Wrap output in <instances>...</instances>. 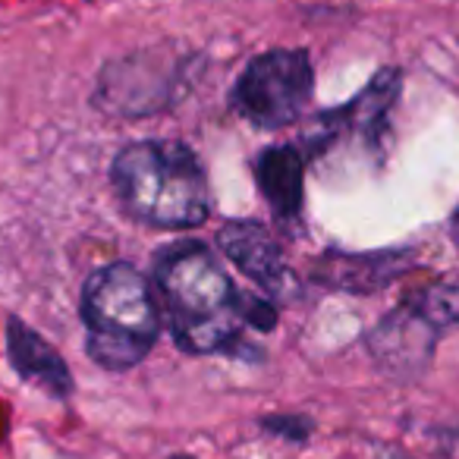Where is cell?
Listing matches in <instances>:
<instances>
[{"mask_svg":"<svg viewBox=\"0 0 459 459\" xmlns=\"http://www.w3.org/2000/svg\"><path fill=\"white\" fill-rule=\"evenodd\" d=\"M152 287L164 325L186 356H227L262 365L268 352L249 337V293L239 290L221 252L202 239H173L154 249Z\"/></svg>","mask_w":459,"mask_h":459,"instance_id":"obj_1","label":"cell"},{"mask_svg":"<svg viewBox=\"0 0 459 459\" xmlns=\"http://www.w3.org/2000/svg\"><path fill=\"white\" fill-rule=\"evenodd\" d=\"M403 91V70L384 66L368 79L362 91L350 101L327 108L312 117V126L299 139L308 160H321L331 152H359L368 160L381 164L390 142V120Z\"/></svg>","mask_w":459,"mask_h":459,"instance_id":"obj_6","label":"cell"},{"mask_svg":"<svg viewBox=\"0 0 459 459\" xmlns=\"http://www.w3.org/2000/svg\"><path fill=\"white\" fill-rule=\"evenodd\" d=\"M204 54L183 45H154L110 57L98 70L91 108L108 120H148L173 110L202 76Z\"/></svg>","mask_w":459,"mask_h":459,"instance_id":"obj_4","label":"cell"},{"mask_svg":"<svg viewBox=\"0 0 459 459\" xmlns=\"http://www.w3.org/2000/svg\"><path fill=\"white\" fill-rule=\"evenodd\" d=\"M396 459H409V456H403V453H396Z\"/></svg>","mask_w":459,"mask_h":459,"instance_id":"obj_16","label":"cell"},{"mask_svg":"<svg viewBox=\"0 0 459 459\" xmlns=\"http://www.w3.org/2000/svg\"><path fill=\"white\" fill-rule=\"evenodd\" d=\"M4 333H7V362L13 375L22 384L39 387L51 400L70 403L73 394H76V377H73L64 352L45 333L35 331L29 321H22L20 315H7Z\"/></svg>","mask_w":459,"mask_h":459,"instance_id":"obj_10","label":"cell"},{"mask_svg":"<svg viewBox=\"0 0 459 459\" xmlns=\"http://www.w3.org/2000/svg\"><path fill=\"white\" fill-rule=\"evenodd\" d=\"M167 459H198V456H192V453H170Z\"/></svg>","mask_w":459,"mask_h":459,"instance_id":"obj_15","label":"cell"},{"mask_svg":"<svg viewBox=\"0 0 459 459\" xmlns=\"http://www.w3.org/2000/svg\"><path fill=\"white\" fill-rule=\"evenodd\" d=\"M450 239H453V246L459 249V208L453 211V217H450Z\"/></svg>","mask_w":459,"mask_h":459,"instance_id":"obj_14","label":"cell"},{"mask_svg":"<svg viewBox=\"0 0 459 459\" xmlns=\"http://www.w3.org/2000/svg\"><path fill=\"white\" fill-rule=\"evenodd\" d=\"M409 296H412L415 306H419L444 333L459 327V283L434 281V283H425V287L412 290Z\"/></svg>","mask_w":459,"mask_h":459,"instance_id":"obj_12","label":"cell"},{"mask_svg":"<svg viewBox=\"0 0 459 459\" xmlns=\"http://www.w3.org/2000/svg\"><path fill=\"white\" fill-rule=\"evenodd\" d=\"M409 268V252H340L327 249L318 262L312 264L308 281H315L325 290L337 293L368 296L394 283L403 271Z\"/></svg>","mask_w":459,"mask_h":459,"instance_id":"obj_11","label":"cell"},{"mask_svg":"<svg viewBox=\"0 0 459 459\" xmlns=\"http://www.w3.org/2000/svg\"><path fill=\"white\" fill-rule=\"evenodd\" d=\"M85 327V356L110 375L139 368L164 331L152 277L133 262H108L89 274L79 296Z\"/></svg>","mask_w":459,"mask_h":459,"instance_id":"obj_3","label":"cell"},{"mask_svg":"<svg viewBox=\"0 0 459 459\" xmlns=\"http://www.w3.org/2000/svg\"><path fill=\"white\" fill-rule=\"evenodd\" d=\"M312 95V54L306 48H268L246 60L227 91V108L258 133H281L302 120Z\"/></svg>","mask_w":459,"mask_h":459,"instance_id":"obj_5","label":"cell"},{"mask_svg":"<svg viewBox=\"0 0 459 459\" xmlns=\"http://www.w3.org/2000/svg\"><path fill=\"white\" fill-rule=\"evenodd\" d=\"M110 189L129 221L195 230L214 211L204 160L183 139H133L110 160Z\"/></svg>","mask_w":459,"mask_h":459,"instance_id":"obj_2","label":"cell"},{"mask_svg":"<svg viewBox=\"0 0 459 459\" xmlns=\"http://www.w3.org/2000/svg\"><path fill=\"white\" fill-rule=\"evenodd\" d=\"M306 148L296 142H274L252 154V179L268 204L277 227L287 233H299L306 221V170H308Z\"/></svg>","mask_w":459,"mask_h":459,"instance_id":"obj_9","label":"cell"},{"mask_svg":"<svg viewBox=\"0 0 459 459\" xmlns=\"http://www.w3.org/2000/svg\"><path fill=\"white\" fill-rule=\"evenodd\" d=\"M217 252L227 258L246 281L262 296L274 299L277 306L287 302L296 293V274L287 262V249L277 239V233L268 223L255 217H230L217 230Z\"/></svg>","mask_w":459,"mask_h":459,"instance_id":"obj_8","label":"cell"},{"mask_svg":"<svg viewBox=\"0 0 459 459\" xmlns=\"http://www.w3.org/2000/svg\"><path fill=\"white\" fill-rule=\"evenodd\" d=\"M255 428L264 437L283 440L290 446H308L318 431V419L308 412H264L255 419Z\"/></svg>","mask_w":459,"mask_h":459,"instance_id":"obj_13","label":"cell"},{"mask_svg":"<svg viewBox=\"0 0 459 459\" xmlns=\"http://www.w3.org/2000/svg\"><path fill=\"white\" fill-rule=\"evenodd\" d=\"M440 337L444 331L415 306L412 296H406L365 333V350L381 375H387L390 381L412 384L431 368Z\"/></svg>","mask_w":459,"mask_h":459,"instance_id":"obj_7","label":"cell"}]
</instances>
